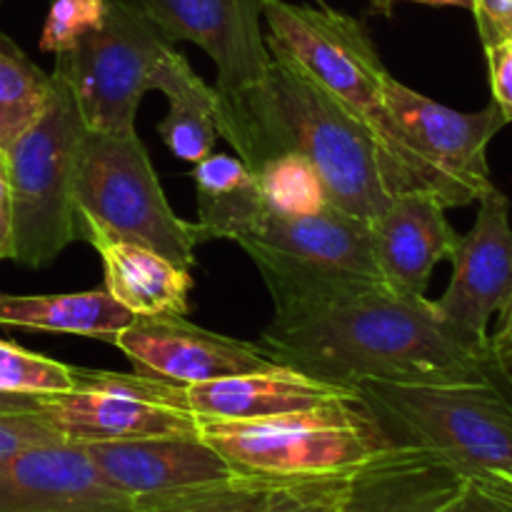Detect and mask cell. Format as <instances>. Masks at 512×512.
I'll return each mask as SVG.
<instances>
[{"instance_id":"1","label":"cell","mask_w":512,"mask_h":512,"mask_svg":"<svg viewBox=\"0 0 512 512\" xmlns=\"http://www.w3.org/2000/svg\"><path fill=\"white\" fill-rule=\"evenodd\" d=\"M260 348L275 365L355 390L383 383H455L493 370L488 348L465 340L425 295L360 285L275 310Z\"/></svg>"},{"instance_id":"2","label":"cell","mask_w":512,"mask_h":512,"mask_svg":"<svg viewBox=\"0 0 512 512\" xmlns=\"http://www.w3.org/2000/svg\"><path fill=\"white\" fill-rule=\"evenodd\" d=\"M215 120L218 133L250 170L275 155H300L318 173L328 203L355 218L370 223L393 198L368 125L278 60L245 93L230 98L218 93Z\"/></svg>"},{"instance_id":"3","label":"cell","mask_w":512,"mask_h":512,"mask_svg":"<svg viewBox=\"0 0 512 512\" xmlns=\"http://www.w3.org/2000/svg\"><path fill=\"white\" fill-rule=\"evenodd\" d=\"M390 448H415L448 460L465 480L512 503V388L490 370L455 383L355 385Z\"/></svg>"},{"instance_id":"4","label":"cell","mask_w":512,"mask_h":512,"mask_svg":"<svg viewBox=\"0 0 512 512\" xmlns=\"http://www.w3.org/2000/svg\"><path fill=\"white\" fill-rule=\"evenodd\" d=\"M263 23L273 60L313 80L368 125L390 195L423 193L443 203L435 180L410 153L390 115L385 103L390 73L368 28L338 10L288 0H263Z\"/></svg>"},{"instance_id":"5","label":"cell","mask_w":512,"mask_h":512,"mask_svg":"<svg viewBox=\"0 0 512 512\" xmlns=\"http://www.w3.org/2000/svg\"><path fill=\"white\" fill-rule=\"evenodd\" d=\"M73 200L78 238L90 245L123 240L193 268L205 233L170 208L138 133L83 130L75 153Z\"/></svg>"},{"instance_id":"6","label":"cell","mask_w":512,"mask_h":512,"mask_svg":"<svg viewBox=\"0 0 512 512\" xmlns=\"http://www.w3.org/2000/svg\"><path fill=\"white\" fill-rule=\"evenodd\" d=\"M198 433L240 475L268 480L350 475L390 448L355 400L260 420H200Z\"/></svg>"},{"instance_id":"7","label":"cell","mask_w":512,"mask_h":512,"mask_svg":"<svg viewBox=\"0 0 512 512\" xmlns=\"http://www.w3.org/2000/svg\"><path fill=\"white\" fill-rule=\"evenodd\" d=\"M270 290L275 310L313 303L360 285H385L370 223L328 203L310 215H270L238 240Z\"/></svg>"},{"instance_id":"8","label":"cell","mask_w":512,"mask_h":512,"mask_svg":"<svg viewBox=\"0 0 512 512\" xmlns=\"http://www.w3.org/2000/svg\"><path fill=\"white\" fill-rule=\"evenodd\" d=\"M83 130L68 85L53 73L43 115L5 150L13 190L15 260L25 268H45L78 240L73 173Z\"/></svg>"},{"instance_id":"9","label":"cell","mask_w":512,"mask_h":512,"mask_svg":"<svg viewBox=\"0 0 512 512\" xmlns=\"http://www.w3.org/2000/svg\"><path fill=\"white\" fill-rule=\"evenodd\" d=\"M170 48L138 0H108L103 23L55 55L53 73L68 85L85 130L133 133L140 100Z\"/></svg>"},{"instance_id":"10","label":"cell","mask_w":512,"mask_h":512,"mask_svg":"<svg viewBox=\"0 0 512 512\" xmlns=\"http://www.w3.org/2000/svg\"><path fill=\"white\" fill-rule=\"evenodd\" d=\"M385 103L410 153L428 170L445 208L478 203L490 188L488 145L508 125L495 103L463 113L435 103L393 75L385 83Z\"/></svg>"},{"instance_id":"11","label":"cell","mask_w":512,"mask_h":512,"mask_svg":"<svg viewBox=\"0 0 512 512\" xmlns=\"http://www.w3.org/2000/svg\"><path fill=\"white\" fill-rule=\"evenodd\" d=\"M45 413L73 443L198 433L183 385L140 373L75 368V385L45 400Z\"/></svg>"},{"instance_id":"12","label":"cell","mask_w":512,"mask_h":512,"mask_svg":"<svg viewBox=\"0 0 512 512\" xmlns=\"http://www.w3.org/2000/svg\"><path fill=\"white\" fill-rule=\"evenodd\" d=\"M170 43H193L213 60L220 95H240L268 73L263 0H138Z\"/></svg>"},{"instance_id":"13","label":"cell","mask_w":512,"mask_h":512,"mask_svg":"<svg viewBox=\"0 0 512 512\" xmlns=\"http://www.w3.org/2000/svg\"><path fill=\"white\" fill-rule=\"evenodd\" d=\"M450 263L453 275L435 305L465 340L488 348L490 320L498 315L512 293L508 195L490 188L478 200V218L468 233L460 235Z\"/></svg>"},{"instance_id":"14","label":"cell","mask_w":512,"mask_h":512,"mask_svg":"<svg viewBox=\"0 0 512 512\" xmlns=\"http://www.w3.org/2000/svg\"><path fill=\"white\" fill-rule=\"evenodd\" d=\"M113 345L135 373L183 388L275 365L260 343L213 333L185 320V315H135L133 323L115 335Z\"/></svg>"},{"instance_id":"15","label":"cell","mask_w":512,"mask_h":512,"mask_svg":"<svg viewBox=\"0 0 512 512\" xmlns=\"http://www.w3.org/2000/svg\"><path fill=\"white\" fill-rule=\"evenodd\" d=\"M80 445L98 473L115 490L138 503L230 483L235 478H248L240 475L213 445L205 443L200 433L100 440V443Z\"/></svg>"},{"instance_id":"16","label":"cell","mask_w":512,"mask_h":512,"mask_svg":"<svg viewBox=\"0 0 512 512\" xmlns=\"http://www.w3.org/2000/svg\"><path fill=\"white\" fill-rule=\"evenodd\" d=\"M73 440L35 445L0 460V512H133Z\"/></svg>"},{"instance_id":"17","label":"cell","mask_w":512,"mask_h":512,"mask_svg":"<svg viewBox=\"0 0 512 512\" xmlns=\"http://www.w3.org/2000/svg\"><path fill=\"white\" fill-rule=\"evenodd\" d=\"M445 210L430 195L403 193L370 220L375 265L395 293L425 295L435 265L450 260L460 233Z\"/></svg>"},{"instance_id":"18","label":"cell","mask_w":512,"mask_h":512,"mask_svg":"<svg viewBox=\"0 0 512 512\" xmlns=\"http://www.w3.org/2000/svg\"><path fill=\"white\" fill-rule=\"evenodd\" d=\"M463 483V475L438 455L385 448L350 473L338 512H438Z\"/></svg>"},{"instance_id":"19","label":"cell","mask_w":512,"mask_h":512,"mask_svg":"<svg viewBox=\"0 0 512 512\" xmlns=\"http://www.w3.org/2000/svg\"><path fill=\"white\" fill-rule=\"evenodd\" d=\"M185 395L198 423L200 420L275 418V415L355 400V390L323 383L283 365L188 385Z\"/></svg>"},{"instance_id":"20","label":"cell","mask_w":512,"mask_h":512,"mask_svg":"<svg viewBox=\"0 0 512 512\" xmlns=\"http://www.w3.org/2000/svg\"><path fill=\"white\" fill-rule=\"evenodd\" d=\"M110 298L133 315H188L193 275L165 255L123 240L95 245Z\"/></svg>"},{"instance_id":"21","label":"cell","mask_w":512,"mask_h":512,"mask_svg":"<svg viewBox=\"0 0 512 512\" xmlns=\"http://www.w3.org/2000/svg\"><path fill=\"white\" fill-rule=\"evenodd\" d=\"M153 90L168 98V115L158 123V135L175 158L200 163L218 143V90L210 88L183 53L170 48L155 70Z\"/></svg>"},{"instance_id":"22","label":"cell","mask_w":512,"mask_h":512,"mask_svg":"<svg viewBox=\"0 0 512 512\" xmlns=\"http://www.w3.org/2000/svg\"><path fill=\"white\" fill-rule=\"evenodd\" d=\"M135 315L115 303L105 288L60 295H8L0 293V325L5 328L43 330V333L80 335L113 343Z\"/></svg>"},{"instance_id":"23","label":"cell","mask_w":512,"mask_h":512,"mask_svg":"<svg viewBox=\"0 0 512 512\" xmlns=\"http://www.w3.org/2000/svg\"><path fill=\"white\" fill-rule=\"evenodd\" d=\"M198 195V225L208 240L248 238L265 218L263 193L238 155L210 153L190 173Z\"/></svg>"},{"instance_id":"24","label":"cell","mask_w":512,"mask_h":512,"mask_svg":"<svg viewBox=\"0 0 512 512\" xmlns=\"http://www.w3.org/2000/svg\"><path fill=\"white\" fill-rule=\"evenodd\" d=\"M53 73L35 65L0 33V150H8L48 105Z\"/></svg>"},{"instance_id":"25","label":"cell","mask_w":512,"mask_h":512,"mask_svg":"<svg viewBox=\"0 0 512 512\" xmlns=\"http://www.w3.org/2000/svg\"><path fill=\"white\" fill-rule=\"evenodd\" d=\"M270 215H310L328 205L323 183L305 158L275 155L253 170Z\"/></svg>"},{"instance_id":"26","label":"cell","mask_w":512,"mask_h":512,"mask_svg":"<svg viewBox=\"0 0 512 512\" xmlns=\"http://www.w3.org/2000/svg\"><path fill=\"white\" fill-rule=\"evenodd\" d=\"M283 483L290 480L235 478L230 483L148 500L133 512H260Z\"/></svg>"},{"instance_id":"27","label":"cell","mask_w":512,"mask_h":512,"mask_svg":"<svg viewBox=\"0 0 512 512\" xmlns=\"http://www.w3.org/2000/svg\"><path fill=\"white\" fill-rule=\"evenodd\" d=\"M75 385L73 365L0 340V393L55 398Z\"/></svg>"},{"instance_id":"28","label":"cell","mask_w":512,"mask_h":512,"mask_svg":"<svg viewBox=\"0 0 512 512\" xmlns=\"http://www.w3.org/2000/svg\"><path fill=\"white\" fill-rule=\"evenodd\" d=\"M105 8L108 0H50L40 50L53 55L68 53L80 38L103 23Z\"/></svg>"},{"instance_id":"29","label":"cell","mask_w":512,"mask_h":512,"mask_svg":"<svg viewBox=\"0 0 512 512\" xmlns=\"http://www.w3.org/2000/svg\"><path fill=\"white\" fill-rule=\"evenodd\" d=\"M350 475L290 480L278 488L260 512H338L348 493Z\"/></svg>"},{"instance_id":"30","label":"cell","mask_w":512,"mask_h":512,"mask_svg":"<svg viewBox=\"0 0 512 512\" xmlns=\"http://www.w3.org/2000/svg\"><path fill=\"white\" fill-rule=\"evenodd\" d=\"M65 435L58 425L40 410H18V413H0V460H8L35 445L63 443Z\"/></svg>"},{"instance_id":"31","label":"cell","mask_w":512,"mask_h":512,"mask_svg":"<svg viewBox=\"0 0 512 512\" xmlns=\"http://www.w3.org/2000/svg\"><path fill=\"white\" fill-rule=\"evenodd\" d=\"M490 68V88H493V103L498 105L505 120H512V38L485 48Z\"/></svg>"},{"instance_id":"32","label":"cell","mask_w":512,"mask_h":512,"mask_svg":"<svg viewBox=\"0 0 512 512\" xmlns=\"http://www.w3.org/2000/svg\"><path fill=\"white\" fill-rule=\"evenodd\" d=\"M470 10L478 23L483 48L512 38V0H473Z\"/></svg>"},{"instance_id":"33","label":"cell","mask_w":512,"mask_h":512,"mask_svg":"<svg viewBox=\"0 0 512 512\" xmlns=\"http://www.w3.org/2000/svg\"><path fill=\"white\" fill-rule=\"evenodd\" d=\"M488 355L500 378L512 388V293L498 310V328L488 338Z\"/></svg>"},{"instance_id":"34","label":"cell","mask_w":512,"mask_h":512,"mask_svg":"<svg viewBox=\"0 0 512 512\" xmlns=\"http://www.w3.org/2000/svg\"><path fill=\"white\" fill-rule=\"evenodd\" d=\"M0 260H15V215L8 153L0 150Z\"/></svg>"},{"instance_id":"35","label":"cell","mask_w":512,"mask_h":512,"mask_svg":"<svg viewBox=\"0 0 512 512\" xmlns=\"http://www.w3.org/2000/svg\"><path fill=\"white\" fill-rule=\"evenodd\" d=\"M438 512H512V503L465 480L460 493Z\"/></svg>"},{"instance_id":"36","label":"cell","mask_w":512,"mask_h":512,"mask_svg":"<svg viewBox=\"0 0 512 512\" xmlns=\"http://www.w3.org/2000/svg\"><path fill=\"white\" fill-rule=\"evenodd\" d=\"M48 398H35V395H10L0 393V413H18V410H40Z\"/></svg>"},{"instance_id":"37","label":"cell","mask_w":512,"mask_h":512,"mask_svg":"<svg viewBox=\"0 0 512 512\" xmlns=\"http://www.w3.org/2000/svg\"><path fill=\"white\" fill-rule=\"evenodd\" d=\"M393 3L398 0H378V8L383 15H390L393 10ZM408 3H420V5H455V8H473V0H408Z\"/></svg>"},{"instance_id":"38","label":"cell","mask_w":512,"mask_h":512,"mask_svg":"<svg viewBox=\"0 0 512 512\" xmlns=\"http://www.w3.org/2000/svg\"><path fill=\"white\" fill-rule=\"evenodd\" d=\"M370 3H373V8H378V0H370Z\"/></svg>"}]
</instances>
